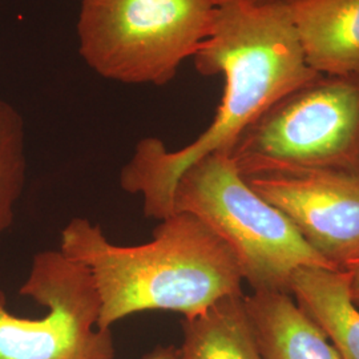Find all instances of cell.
Wrapping results in <instances>:
<instances>
[{"mask_svg": "<svg viewBox=\"0 0 359 359\" xmlns=\"http://www.w3.org/2000/svg\"><path fill=\"white\" fill-rule=\"evenodd\" d=\"M204 76L224 77V93L210 126L192 142L170 151L157 137L137 142L120 172L123 191L142 198L144 216L173 213L181 175L200 158L231 152L240 135L289 92L316 79L287 4L219 0L208 38L193 56Z\"/></svg>", "mask_w": 359, "mask_h": 359, "instance_id": "1", "label": "cell"}, {"mask_svg": "<svg viewBox=\"0 0 359 359\" xmlns=\"http://www.w3.org/2000/svg\"><path fill=\"white\" fill-rule=\"evenodd\" d=\"M65 256L83 264L100 301L97 326L142 311L193 317L221 298L243 294V274L228 244L204 221L176 210L142 245L111 243L99 224L72 218L60 233Z\"/></svg>", "mask_w": 359, "mask_h": 359, "instance_id": "2", "label": "cell"}, {"mask_svg": "<svg viewBox=\"0 0 359 359\" xmlns=\"http://www.w3.org/2000/svg\"><path fill=\"white\" fill-rule=\"evenodd\" d=\"M176 210L200 218L228 244L253 293L290 294L295 271L337 270L248 184L228 152L208 154L181 175L173 193Z\"/></svg>", "mask_w": 359, "mask_h": 359, "instance_id": "3", "label": "cell"}, {"mask_svg": "<svg viewBox=\"0 0 359 359\" xmlns=\"http://www.w3.org/2000/svg\"><path fill=\"white\" fill-rule=\"evenodd\" d=\"M219 0H81L84 62L124 84L165 86L208 38Z\"/></svg>", "mask_w": 359, "mask_h": 359, "instance_id": "4", "label": "cell"}, {"mask_svg": "<svg viewBox=\"0 0 359 359\" xmlns=\"http://www.w3.org/2000/svg\"><path fill=\"white\" fill-rule=\"evenodd\" d=\"M243 176L278 170L359 175V76L318 75L273 104L231 147Z\"/></svg>", "mask_w": 359, "mask_h": 359, "instance_id": "5", "label": "cell"}, {"mask_svg": "<svg viewBox=\"0 0 359 359\" xmlns=\"http://www.w3.org/2000/svg\"><path fill=\"white\" fill-rule=\"evenodd\" d=\"M19 294L47 309L13 316L0 290V359H114L112 330L97 326L100 301L88 269L62 250L39 252Z\"/></svg>", "mask_w": 359, "mask_h": 359, "instance_id": "6", "label": "cell"}, {"mask_svg": "<svg viewBox=\"0 0 359 359\" xmlns=\"http://www.w3.org/2000/svg\"><path fill=\"white\" fill-rule=\"evenodd\" d=\"M245 180L334 269L345 271L359 261V175L278 170Z\"/></svg>", "mask_w": 359, "mask_h": 359, "instance_id": "7", "label": "cell"}, {"mask_svg": "<svg viewBox=\"0 0 359 359\" xmlns=\"http://www.w3.org/2000/svg\"><path fill=\"white\" fill-rule=\"evenodd\" d=\"M287 7L316 72L359 76V0H295Z\"/></svg>", "mask_w": 359, "mask_h": 359, "instance_id": "8", "label": "cell"}, {"mask_svg": "<svg viewBox=\"0 0 359 359\" xmlns=\"http://www.w3.org/2000/svg\"><path fill=\"white\" fill-rule=\"evenodd\" d=\"M245 309L265 359H339L327 337L286 293L245 295Z\"/></svg>", "mask_w": 359, "mask_h": 359, "instance_id": "9", "label": "cell"}, {"mask_svg": "<svg viewBox=\"0 0 359 359\" xmlns=\"http://www.w3.org/2000/svg\"><path fill=\"white\" fill-rule=\"evenodd\" d=\"M295 304L316 322L339 359H359V308L344 270L304 268L290 283Z\"/></svg>", "mask_w": 359, "mask_h": 359, "instance_id": "10", "label": "cell"}, {"mask_svg": "<svg viewBox=\"0 0 359 359\" xmlns=\"http://www.w3.org/2000/svg\"><path fill=\"white\" fill-rule=\"evenodd\" d=\"M245 294L221 298L181 321V359H265L245 309Z\"/></svg>", "mask_w": 359, "mask_h": 359, "instance_id": "11", "label": "cell"}, {"mask_svg": "<svg viewBox=\"0 0 359 359\" xmlns=\"http://www.w3.org/2000/svg\"><path fill=\"white\" fill-rule=\"evenodd\" d=\"M26 180L25 121L13 105L0 99V237L13 225Z\"/></svg>", "mask_w": 359, "mask_h": 359, "instance_id": "12", "label": "cell"}, {"mask_svg": "<svg viewBox=\"0 0 359 359\" xmlns=\"http://www.w3.org/2000/svg\"><path fill=\"white\" fill-rule=\"evenodd\" d=\"M348 280V290L353 302L359 308V261L351 264L346 270Z\"/></svg>", "mask_w": 359, "mask_h": 359, "instance_id": "13", "label": "cell"}, {"mask_svg": "<svg viewBox=\"0 0 359 359\" xmlns=\"http://www.w3.org/2000/svg\"><path fill=\"white\" fill-rule=\"evenodd\" d=\"M142 359H181L179 347L173 346H157L148 354H145Z\"/></svg>", "mask_w": 359, "mask_h": 359, "instance_id": "14", "label": "cell"}, {"mask_svg": "<svg viewBox=\"0 0 359 359\" xmlns=\"http://www.w3.org/2000/svg\"><path fill=\"white\" fill-rule=\"evenodd\" d=\"M252 3H257V4H289L295 0H248Z\"/></svg>", "mask_w": 359, "mask_h": 359, "instance_id": "15", "label": "cell"}]
</instances>
